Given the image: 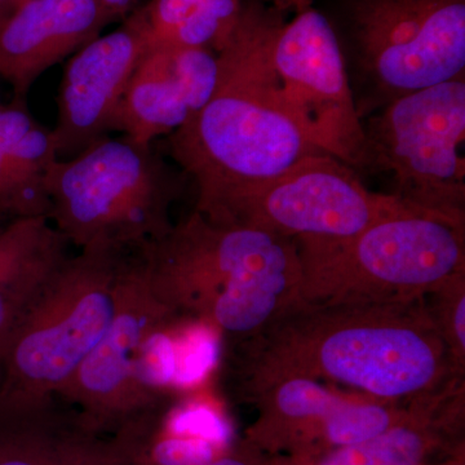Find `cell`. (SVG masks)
<instances>
[{
	"label": "cell",
	"mask_w": 465,
	"mask_h": 465,
	"mask_svg": "<svg viewBox=\"0 0 465 465\" xmlns=\"http://www.w3.org/2000/svg\"><path fill=\"white\" fill-rule=\"evenodd\" d=\"M139 252L159 302L213 324L225 342L250 338L302 304L291 238L219 224L194 210Z\"/></svg>",
	"instance_id": "obj_3"
},
{
	"label": "cell",
	"mask_w": 465,
	"mask_h": 465,
	"mask_svg": "<svg viewBox=\"0 0 465 465\" xmlns=\"http://www.w3.org/2000/svg\"><path fill=\"white\" fill-rule=\"evenodd\" d=\"M262 2L283 12V14L293 12V14L298 15L313 7V0H262Z\"/></svg>",
	"instance_id": "obj_22"
},
{
	"label": "cell",
	"mask_w": 465,
	"mask_h": 465,
	"mask_svg": "<svg viewBox=\"0 0 465 465\" xmlns=\"http://www.w3.org/2000/svg\"><path fill=\"white\" fill-rule=\"evenodd\" d=\"M149 43L140 8L119 29L97 36L70 57L61 78L57 124L52 130L58 159L75 157L115 131L128 82Z\"/></svg>",
	"instance_id": "obj_13"
},
{
	"label": "cell",
	"mask_w": 465,
	"mask_h": 465,
	"mask_svg": "<svg viewBox=\"0 0 465 465\" xmlns=\"http://www.w3.org/2000/svg\"><path fill=\"white\" fill-rule=\"evenodd\" d=\"M192 116L185 94L174 72L173 50L149 45L124 92L115 131L128 140L150 145L170 136Z\"/></svg>",
	"instance_id": "obj_18"
},
{
	"label": "cell",
	"mask_w": 465,
	"mask_h": 465,
	"mask_svg": "<svg viewBox=\"0 0 465 465\" xmlns=\"http://www.w3.org/2000/svg\"><path fill=\"white\" fill-rule=\"evenodd\" d=\"M115 21L99 0H25L0 18V76L25 103L39 76Z\"/></svg>",
	"instance_id": "obj_14"
},
{
	"label": "cell",
	"mask_w": 465,
	"mask_h": 465,
	"mask_svg": "<svg viewBox=\"0 0 465 465\" xmlns=\"http://www.w3.org/2000/svg\"><path fill=\"white\" fill-rule=\"evenodd\" d=\"M363 131L362 171L387 173L391 197L465 222V75L385 104Z\"/></svg>",
	"instance_id": "obj_8"
},
{
	"label": "cell",
	"mask_w": 465,
	"mask_h": 465,
	"mask_svg": "<svg viewBox=\"0 0 465 465\" xmlns=\"http://www.w3.org/2000/svg\"><path fill=\"white\" fill-rule=\"evenodd\" d=\"M99 2L116 20V18L124 17L130 12L134 0H99Z\"/></svg>",
	"instance_id": "obj_23"
},
{
	"label": "cell",
	"mask_w": 465,
	"mask_h": 465,
	"mask_svg": "<svg viewBox=\"0 0 465 465\" xmlns=\"http://www.w3.org/2000/svg\"><path fill=\"white\" fill-rule=\"evenodd\" d=\"M203 0H152L142 8L149 45H167L176 30L197 11Z\"/></svg>",
	"instance_id": "obj_21"
},
{
	"label": "cell",
	"mask_w": 465,
	"mask_h": 465,
	"mask_svg": "<svg viewBox=\"0 0 465 465\" xmlns=\"http://www.w3.org/2000/svg\"><path fill=\"white\" fill-rule=\"evenodd\" d=\"M455 393L410 403L409 415L374 439L313 457H296L290 465H421L436 443L434 415Z\"/></svg>",
	"instance_id": "obj_19"
},
{
	"label": "cell",
	"mask_w": 465,
	"mask_h": 465,
	"mask_svg": "<svg viewBox=\"0 0 465 465\" xmlns=\"http://www.w3.org/2000/svg\"><path fill=\"white\" fill-rule=\"evenodd\" d=\"M21 3V0H0V18L8 16Z\"/></svg>",
	"instance_id": "obj_25"
},
{
	"label": "cell",
	"mask_w": 465,
	"mask_h": 465,
	"mask_svg": "<svg viewBox=\"0 0 465 465\" xmlns=\"http://www.w3.org/2000/svg\"><path fill=\"white\" fill-rule=\"evenodd\" d=\"M8 217H5L0 215V224H3V223L7 222Z\"/></svg>",
	"instance_id": "obj_26"
},
{
	"label": "cell",
	"mask_w": 465,
	"mask_h": 465,
	"mask_svg": "<svg viewBox=\"0 0 465 465\" xmlns=\"http://www.w3.org/2000/svg\"><path fill=\"white\" fill-rule=\"evenodd\" d=\"M402 206L367 189L354 168L316 153L241 192L207 219L295 241L347 240Z\"/></svg>",
	"instance_id": "obj_9"
},
{
	"label": "cell",
	"mask_w": 465,
	"mask_h": 465,
	"mask_svg": "<svg viewBox=\"0 0 465 465\" xmlns=\"http://www.w3.org/2000/svg\"><path fill=\"white\" fill-rule=\"evenodd\" d=\"M424 302L455 365L465 370V274L428 293Z\"/></svg>",
	"instance_id": "obj_20"
},
{
	"label": "cell",
	"mask_w": 465,
	"mask_h": 465,
	"mask_svg": "<svg viewBox=\"0 0 465 465\" xmlns=\"http://www.w3.org/2000/svg\"><path fill=\"white\" fill-rule=\"evenodd\" d=\"M283 12L242 0L240 16L216 51L210 101L167 136L168 154L197 188L195 211L213 217L235 195L266 182L314 148L291 114L271 60Z\"/></svg>",
	"instance_id": "obj_2"
},
{
	"label": "cell",
	"mask_w": 465,
	"mask_h": 465,
	"mask_svg": "<svg viewBox=\"0 0 465 465\" xmlns=\"http://www.w3.org/2000/svg\"><path fill=\"white\" fill-rule=\"evenodd\" d=\"M259 406L251 437L271 449H291L295 457L374 439L400 423L410 410L305 378L266 385L250 396Z\"/></svg>",
	"instance_id": "obj_11"
},
{
	"label": "cell",
	"mask_w": 465,
	"mask_h": 465,
	"mask_svg": "<svg viewBox=\"0 0 465 465\" xmlns=\"http://www.w3.org/2000/svg\"><path fill=\"white\" fill-rule=\"evenodd\" d=\"M0 465H119L108 442L52 399L0 409Z\"/></svg>",
	"instance_id": "obj_16"
},
{
	"label": "cell",
	"mask_w": 465,
	"mask_h": 465,
	"mask_svg": "<svg viewBox=\"0 0 465 465\" xmlns=\"http://www.w3.org/2000/svg\"><path fill=\"white\" fill-rule=\"evenodd\" d=\"M271 60L284 103L314 148L357 171L365 163V131L338 35L313 7L281 20Z\"/></svg>",
	"instance_id": "obj_10"
},
{
	"label": "cell",
	"mask_w": 465,
	"mask_h": 465,
	"mask_svg": "<svg viewBox=\"0 0 465 465\" xmlns=\"http://www.w3.org/2000/svg\"><path fill=\"white\" fill-rule=\"evenodd\" d=\"M240 396L305 378L384 401L412 403L464 385L424 299L397 304L296 305L235 341Z\"/></svg>",
	"instance_id": "obj_1"
},
{
	"label": "cell",
	"mask_w": 465,
	"mask_h": 465,
	"mask_svg": "<svg viewBox=\"0 0 465 465\" xmlns=\"http://www.w3.org/2000/svg\"><path fill=\"white\" fill-rule=\"evenodd\" d=\"M206 465H252L249 463L244 458L237 457V455L226 454L223 452L219 457L213 459L210 463Z\"/></svg>",
	"instance_id": "obj_24"
},
{
	"label": "cell",
	"mask_w": 465,
	"mask_h": 465,
	"mask_svg": "<svg viewBox=\"0 0 465 465\" xmlns=\"http://www.w3.org/2000/svg\"><path fill=\"white\" fill-rule=\"evenodd\" d=\"M133 251L79 250L0 347V407L54 399L103 338Z\"/></svg>",
	"instance_id": "obj_6"
},
{
	"label": "cell",
	"mask_w": 465,
	"mask_h": 465,
	"mask_svg": "<svg viewBox=\"0 0 465 465\" xmlns=\"http://www.w3.org/2000/svg\"><path fill=\"white\" fill-rule=\"evenodd\" d=\"M224 347V336L213 324L170 309L150 327L140 348L134 370L139 407L210 387Z\"/></svg>",
	"instance_id": "obj_15"
},
{
	"label": "cell",
	"mask_w": 465,
	"mask_h": 465,
	"mask_svg": "<svg viewBox=\"0 0 465 465\" xmlns=\"http://www.w3.org/2000/svg\"><path fill=\"white\" fill-rule=\"evenodd\" d=\"M304 304H397L465 274V222L411 206L347 240H299Z\"/></svg>",
	"instance_id": "obj_4"
},
{
	"label": "cell",
	"mask_w": 465,
	"mask_h": 465,
	"mask_svg": "<svg viewBox=\"0 0 465 465\" xmlns=\"http://www.w3.org/2000/svg\"><path fill=\"white\" fill-rule=\"evenodd\" d=\"M170 311L150 287L139 251L131 253L122 277L114 317L103 338L56 399L74 412L87 432L114 428L139 407L134 370L143 338Z\"/></svg>",
	"instance_id": "obj_12"
},
{
	"label": "cell",
	"mask_w": 465,
	"mask_h": 465,
	"mask_svg": "<svg viewBox=\"0 0 465 465\" xmlns=\"http://www.w3.org/2000/svg\"><path fill=\"white\" fill-rule=\"evenodd\" d=\"M183 173L150 145L106 136L45 176L52 224L79 250L139 251L173 228Z\"/></svg>",
	"instance_id": "obj_5"
},
{
	"label": "cell",
	"mask_w": 465,
	"mask_h": 465,
	"mask_svg": "<svg viewBox=\"0 0 465 465\" xmlns=\"http://www.w3.org/2000/svg\"><path fill=\"white\" fill-rule=\"evenodd\" d=\"M21 2H25V0H21Z\"/></svg>",
	"instance_id": "obj_27"
},
{
	"label": "cell",
	"mask_w": 465,
	"mask_h": 465,
	"mask_svg": "<svg viewBox=\"0 0 465 465\" xmlns=\"http://www.w3.org/2000/svg\"><path fill=\"white\" fill-rule=\"evenodd\" d=\"M58 159L52 131L25 103L0 105V215L50 216L45 176Z\"/></svg>",
	"instance_id": "obj_17"
},
{
	"label": "cell",
	"mask_w": 465,
	"mask_h": 465,
	"mask_svg": "<svg viewBox=\"0 0 465 465\" xmlns=\"http://www.w3.org/2000/svg\"><path fill=\"white\" fill-rule=\"evenodd\" d=\"M362 119L385 104L465 75V0H341L338 25Z\"/></svg>",
	"instance_id": "obj_7"
}]
</instances>
